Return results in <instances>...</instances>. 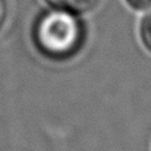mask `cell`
I'll return each instance as SVG.
<instances>
[{
	"instance_id": "6da1fadb",
	"label": "cell",
	"mask_w": 151,
	"mask_h": 151,
	"mask_svg": "<svg viewBox=\"0 0 151 151\" xmlns=\"http://www.w3.org/2000/svg\"><path fill=\"white\" fill-rule=\"evenodd\" d=\"M91 27L84 15L43 7L31 17L28 40L34 52L51 64L72 63L87 50Z\"/></svg>"
},
{
	"instance_id": "7a4b0ae2",
	"label": "cell",
	"mask_w": 151,
	"mask_h": 151,
	"mask_svg": "<svg viewBox=\"0 0 151 151\" xmlns=\"http://www.w3.org/2000/svg\"><path fill=\"white\" fill-rule=\"evenodd\" d=\"M47 7L64 9L79 15H88L100 6L102 0H42Z\"/></svg>"
},
{
	"instance_id": "3957f363",
	"label": "cell",
	"mask_w": 151,
	"mask_h": 151,
	"mask_svg": "<svg viewBox=\"0 0 151 151\" xmlns=\"http://www.w3.org/2000/svg\"><path fill=\"white\" fill-rule=\"evenodd\" d=\"M138 39L143 50L151 55V8L143 12L138 22Z\"/></svg>"
},
{
	"instance_id": "277c9868",
	"label": "cell",
	"mask_w": 151,
	"mask_h": 151,
	"mask_svg": "<svg viewBox=\"0 0 151 151\" xmlns=\"http://www.w3.org/2000/svg\"><path fill=\"white\" fill-rule=\"evenodd\" d=\"M9 15H11V3L9 0H0V34L4 31L8 24Z\"/></svg>"
},
{
	"instance_id": "5b68a950",
	"label": "cell",
	"mask_w": 151,
	"mask_h": 151,
	"mask_svg": "<svg viewBox=\"0 0 151 151\" xmlns=\"http://www.w3.org/2000/svg\"><path fill=\"white\" fill-rule=\"evenodd\" d=\"M123 1L134 12H145L151 8V0H123Z\"/></svg>"
}]
</instances>
